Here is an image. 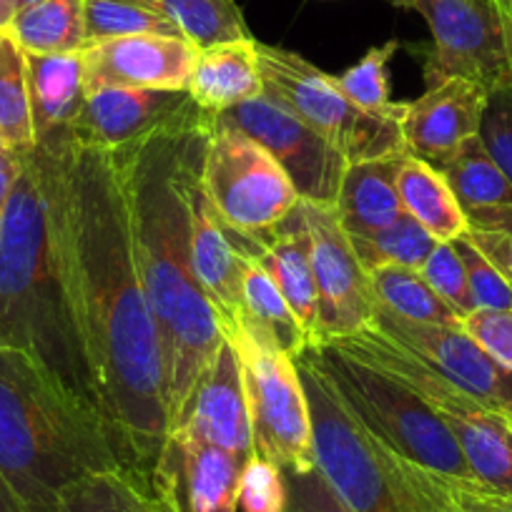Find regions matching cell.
I'll list each match as a JSON object with an SVG mask.
<instances>
[{"mask_svg":"<svg viewBox=\"0 0 512 512\" xmlns=\"http://www.w3.org/2000/svg\"><path fill=\"white\" fill-rule=\"evenodd\" d=\"M58 277L123 467L149 482L169 435L159 327L136 262L118 151L76 136L33 149Z\"/></svg>","mask_w":512,"mask_h":512,"instance_id":"6da1fadb","label":"cell"},{"mask_svg":"<svg viewBox=\"0 0 512 512\" xmlns=\"http://www.w3.org/2000/svg\"><path fill=\"white\" fill-rule=\"evenodd\" d=\"M0 512H26V507L21 505L11 485L3 480V475H0Z\"/></svg>","mask_w":512,"mask_h":512,"instance_id":"f6af8a7d","label":"cell"},{"mask_svg":"<svg viewBox=\"0 0 512 512\" xmlns=\"http://www.w3.org/2000/svg\"><path fill=\"white\" fill-rule=\"evenodd\" d=\"M0 344L36 354L96 407L86 354L53 259L46 194L33 151L21 154L0 229Z\"/></svg>","mask_w":512,"mask_h":512,"instance_id":"277c9868","label":"cell"},{"mask_svg":"<svg viewBox=\"0 0 512 512\" xmlns=\"http://www.w3.org/2000/svg\"><path fill=\"white\" fill-rule=\"evenodd\" d=\"M116 467L101 412L36 354L0 344V475L26 512H58L71 482Z\"/></svg>","mask_w":512,"mask_h":512,"instance_id":"3957f363","label":"cell"},{"mask_svg":"<svg viewBox=\"0 0 512 512\" xmlns=\"http://www.w3.org/2000/svg\"><path fill=\"white\" fill-rule=\"evenodd\" d=\"M405 154L349 164L337 196V219L349 236L374 234L405 214L397 171Z\"/></svg>","mask_w":512,"mask_h":512,"instance_id":"cb8c5ba5","label":"cell"},{"mask_svg":"<svg viewBox=\"0 0 512 512\" xmlns=\"http://www.w3.org/2000/svg\"><path fill=\"white\" fill-rule=\"evenodd\" d=\"M490 88L470 78L452 76L427 86L422 96L405 103L402 139L410 156L437 166L467 139L480 136Z\"/></svg>","mask_w":512,"mask_h":512,"instance_id":"ac0fdd59","label":"cell"},{"mask_svg":"<svg viewBox=\"0 0 512 512\" xmlns=\"http://www.w3.org/2000/svg\"><path fill=\"white\" fill-rule=\"evenodd\" d=\"M490 3L497 8V13L505 18L507 26L512 28V0H490Z\"/></svg>","mask_w":512,"mask_h":512,"instance_id":"7dc6e473","label":"cell"},{"mask_svg":"<svg viewBox=\"0 0 512 512\" xmlns=\"http://www.w3.org/2000/svg\"><path fill=\"white\" fill-rule=\"evenodd\" d=\"M369 284L377 304L397 317L422 324L462 327V317L425 282L422 272L407 267L369 269Z\"/></svg>","mask_w":512,"mask_h":512,"instance_id":"f546056e","label":"cell"},{"mask_svg":"<svg viewBox=\"0 0 512 512\" xmlns=\"http://www.w3.org/2000/svg\"><path fill=\"white\" fill-rule=\"evenodd\" d=\"M309 354L349 410L397 455L435 475L477 482L445 422L405 384L332 344L309 347Z\"/></svg>","mask_w":512,"mask_h":512,"instance_id":"52a82bcc","label":"cell"},{"mask_svg":"<svg viewBox=\"0 0 512 512\" xmlns=\"http://www.w3.org/2000/svg\"><path fill=\"white\" fill-rule=\"evenodd\" d=\"M199 51L251 38L236 0H149Z\"/></svg>","mask_w":512,"mask_h":512,"instance_id":"1f68e13d","label":"cell"},{"mask_svg":"<svg viewBox=\"0 0 512 512\" xmlns=\"http://www.w3.org/2000/svg\"><path fill=\"white\" fill-rule=\"evenodd\" d=\"M241 362L254 455L284 472L317 467L307 392L297 359L262 344L244 324L224 332Z\"/></svg>","mask_w":512,"mask_h":512,"instance_id":"9c48e42d","label":"cell"},{"mask_svg":"<svg viewBox=\"0 0 512 512\" xmlns=\"http://www.w3.org/2000/svg\"><path fill=\"white\" fill-rule=\"evenodd\" d=\"M447 492L457 512H512V500L495 495L480 482L447 480Z\"/></svg>","mask_w":512,"mask_h":512,"instance_id":"7bdbcfd3","label":"cell"},{"mask_svg":"<svg viewBox=\"0 0 512 512\" xmlns=\"http://www.w3.org/2000/svg\"><path fill=\"white\" fill-rule=\"evenodd\" d=\"M201 186L234 231L277 226L299 206V194L264 146L239 128L214 121L201 164Z\"/></svg>","mask_w":512,"mask_h":512,"instance_id":"30bf717a","label":"cell"},{"mask_svg":"<svg viewBox=\"0 0 512 512\" xmlns=\"http://www.w3.org/2000/svg\"><path fill=\"white\" fill-rule=\"evenodd\" d=\"M397 191L407 214L437 241H455L467 231V216L445 176L427 161L405 154L397 171Z\"/></svg>","mask_w":512,"mask_h":512,"instance_id":"d4e9b609","label":"cell"},{"mask_svg":"<svg viewBox=\"0 0 512 512\" xmlns=\"http://www.w3.org/2000/svg\"><path fill=\"white\" fill-rule=\"evenodd\" d=\"M86 96L101 88H189L199 48L186 38L126 36L81 51Z\"/></svg>","mask_w":512,"mask_h":512,"instance_id":"e0dca14e","label":"cell"},{"mask_svg":"<svg viewBox=\"0 0 512 512\" xmlns=\"http://www.w3.org/2000/svg\"><path fill=\"white\" fill-rule=\"evenodd\" d=\"M126 36L184 38V33L149 0H86V46Z\"/></svg>","mask_w":512,"mask_h":512,"instance_id":"836d02e7","label":"cell"},{"mask_svg":"<svg viewBox=\"0 0 512 512\" xmlns=\"http://www.w3.org/2000/svg\"><path fill=\"white\" fill-rule=\"evenodd\" d=\"M201 156L189 176V244H191V267L201 289L209 297L211 307L216 309L221 332L236 327L244 312L241 302V284H244L246 256L241 254L229 239L224 221L211 206L209 196L201 186Z\"/></svg>","mask_w":512,"mask_h":512,"instance_id":"44dd1931","label":"cell"},{"mask_svg":"<svg viewBox=\"0 0 512 512\" xmlns=\"http://www.w3.org/2000/svg\"><path fill=\"white\" fill-rule=\"evenodd\" d=\"M171 430L204 440L236 455H254L249 407H246L241 362L229 339H224L214 362L196 382Z\"/></svg>","mask_w":512,"mask_h":512,"instance_id":"ffe728a7","label":"cell"},{"mask_svg":"<svg viewBox=\"0 0 512 512\" xmlns=\"http://www.w3.org/2000/svg\"><path fill=\"white\" fill-rule=\"evenodd\" d=\"M209 118L186 88H101L86 96L73 136L113 151Z\"/></svg>","mask_w":512,"mask_h":512,"instance_id":"9a60e30c","label":"cell"},{"mask_svg":"<svg viewBox=\"0 0 512 512\" xmlns=\"http://www.w3.org/2000/svg\"><path fill=\"white\" fill-rule=\"evenodd\" d=\"M226 226V224H224ZM229 239L251 262H256L272 277L282 297L292 307L294 317L302 324L309 344H319V299L317 282L312 272V241H309L307 219L302 201L297 209L262 231H234L226 226Z\"/></svg>","mask_w":512,"mask_h":512,"instance_id":"d6986e66","label":"cell"},{"mask_svg":"<svg viewBox=\"0 0 512 512\" xmlns=\"http://www.w3.org/2000/svg\"><path fill=\"white\" fill-rule=\"evenodd\" d=\"M216 123L239 128L256 144L264 146L289 176L299 199L309 204L337 206L349 161L317 128L302 121L284 103L262 93L219 113Z\"/></svg>","mask_w":512,"mask_h":512,"instance_id":"7c38bea8","label":"cell"},{"mask_svg":"<svg viewBox=\"0 0 512 512\" xmlns=\"http://www.w3.org/2000/svg\"><path fill=\"white\" fill-rule=\"evenodd\" d=\"M364 269L377 267H407L420 272L425 267L427 256L437 246V239L427 229H422L410 214H402L390 226L364 236H349Z\"/></svg>","mask_w":512,"mask_h":512,"instance_id":"d6a6232c","label":"cell"},{"mask_svg":"<svg viewBox=\"0 0 512 512\" xmlns=\"http://www.w3.org/2000/svg\"><path fill=\"white\" fill-rule=\"evenodd\" d=\"M8 31L26 53H78L86 48V0H36L13 16Z\"/></svg>","mask_w":512,"mask_h":512,"instance_id":"4316f807","label":"cell"},{"mask_svg":"<svg viewBox=\"0 0 512 512\" xmlns=\"http://www.w3.org/2000/svg\"><path fill=\"white\" fill-rule=\"evenodd\" d=\"M425 282L455 309L460 317H467L470 312H475V304H472L470 287H467V274L465 264H462L460 254H457L455 244L452 241H437V246L432 249V254L427 256L425 267L420 269Z\"/></svg>","mask_w":512,"mask_h":512,"instance_id":"74e56055","label":"cell"},{"mask_svg":"<svg viewBox=\"0 0 512 512\" xmlns=\"http://www.w3.org/2000/svg\"><path fill=\"white\" fill-rule=\"evenodd\" d=\"M0 141L16 154L36 149L26 51L8 28H0Z\"/></svg>","mask_w":512,"mask_h":512,"instance_id":"4dcf8cb0","label":"cell"},{"mask_svg":"<svg viewBox=\"0 0 512 512\" xmlns=\"http://www.w3.org/2000/svg\"><path fill=\"white\" fill-rule=\"evenodd\" d=\"M312 420L314 460L354 512H457L450 477L435 475L384 445L349 410L309 349L297 357Z\"/></svg>","mask_w":512,"mask_h":512,"instance_id":"5b68a950","label":"cell"},{"mask_svg":"<svg viewBox=\"0 0 512 512\" xmlns=\"http://www.w3.org/2000/svg\"><path fill=\"white\" fill-rule=\"evenodd\" d=\"M246 462L249 457L171 430L149 485L169 512H236Z\"/></svg>","mask_w":512,"mask_h":512,"instance_id":"2e32d148","label":"cell"},{"mask_svg":"<svg viewBox=\"0 0 512 512\" xmlns=\"http://www.w3.org/2000/svg\"><path fill=\"white\" fill-rule=\"evenodd\" d=\"M58 512H169L149 482L126 467L91 472L61 492Z\"/></svg>","mask_w":512,"mask_h":512,"instance_id":"f1b7e54d","label":"cell"},{"mask_svg":"<svg viewBox=\"0 0 512 512\" xmlns=\"http://www.w3.org/2000/svg\"><path fill=\"white\" fill-rule=\"evenodd\" d=\"M452 244L465 264L467 287L475 309H512V284L505 274L465 234L457 236Z\"/></svg>","mask_w":512,"mask_h":512,"instance_id":"d590c367","label":"cell"},{"mask_svg":"<svg viewBox=\"0 0 512 512\" xmlns=\"http://www.w3.org/2000/svg\"><path fill=\"white\" fill-rule=\"evenodd\" d=\"M465 236L512 284V206L467 211Z\"/></svg>","mask_w":512,"mask_h":512,"instance_id":"8d00e7d4","label":"cell"},{"mask_svg":"<svg viewBox=\"0 0 512 512\" xmlns=\"http://www.w3.org/2000/svg\"><path fill=\"white\" fill-rule=\"evenodd\" d=\"M26 63L36 144L68 139L86 103L81 51L58 56L26 53Z\"/></svg>","mask_w":512,"mask_h":512,"instance_id":"7402d4cb","label":"cell"},{"mask_svg":"<svg viewBox=\"0 0 512 512\" xmlns=\"http://www.w3.org/2000/svg\"><path fill=\"white\" fill-rule=\"evenodd\" d=\"M16 11H18V0H0V28L11 26Z\"/></svg>","mask_w":512,"mask_h":512,"instance_id":"bcb514c9","label":"cell"},{"mask_svg":"<svg viewBox=\"0 0 512 512\" xmlns=\"http://www.w3.org/2000/svg\"><path fill=\"white\" fill-rule=\"evenodd\" d=\"M480 139L512 184V83L490 91Z\"/></svg>","mask_w":512,"mask_h":512,"instance_id":"ab89813d","label":"cell"},{"mask_svg":"<svg viewBox=\"0 0 512 512\" xmlns=\"http://www.w3.org/2000/svg\"><path fill=\"white\" fill-rule=\"evenodd\" d=\"M214 121L216 116H211L199 126L174 128L113 149L121 154L126 171L136 262L159 327L169 427L226 339L191 267L186 196Z\"/></svg>","mask_w":512,"mask_h":512,"instance_id":"7a4b0ae2","label":"cell"},{"mask_svg":"<svg viewBox=\"0 0 512 512\" xmlns=\"http://www.w3.org/2000/svg\"><path fill=\"white\" fill-rule=\"evenodd\" d=\"M239 507L244 512H284L287 480L274 462L251 455L241 472Z\"/></svg>","mask_w":512,"mask_h":512,"instance_id":"f35d334b","label":"cell"},{"mask_svg":"<svg viewBox=\"0 0 512 512\" xmlns=\"http://www.w3.org/2000/svg\"><path fill=\"white\" fill-rule=\"evenodd\" d=\"M507 425H510V430H512V415H507Z\"/></svg>","mask_w":512,"mask_h":512,"instance_id":"681fc988","label":"cell"},{"mask_svg":"<svg viewBox=\"0 0 512 512\" xmlns=\"http://www.w3.org/2000/svg\"><path fill=\"white\" fill-rule=\"evenodd\" d=\"M435 169L445 176L465 214L467 211L512 206L510 179L500 169V164L492 159L480 136L467 139L455 154L440 161Z\"/></svg>","mask_w":512,"mask_h":512,"instance_id":"83f0119b","label":"cell"},{"mask_svg":"<svg viewBox=\"0 0 512 512\" xmlns=\"http://www.w3.org/2000/svg\"><path fill=\"white\" fill-rule=\"evenodd\" d=\"M369 327L379 329L397 344L425 359L432 369L445 374L462 392L490 410L512 415V372L485 352L462 327L422 324L397 317L377 304Z\"/></svg>","mask_w":512,"mask_h":512,"instance_id":"5bb4252c","label":"cell"},{"mask_svg":"<svg viewBox=\"0 0 512 512\" xmlns=\"http://www.w3.org/2000/svg\"><path fill=\"white\" fill-rule=\"evenodd\" d=\"M462 329L512 372V309H475L462 317Z\"/></svg>","mask_w":512,"mask_h":512,"instance_id":"b9f144b4","label":"cell"},{"mask_svg":"<svg viewBox=\"0 0 512 512\" xmlns=\"http://www.w3.org/2000/svg\"><path fill=\"white\" fill-rule=\"evenodd\" d=\"M327 344L382 369L415 392L452 432L472 477L495 495L512 500V430L507 415L480 405L425 359L374 327Z\"/></svg>","mask_w":512,"mask_h":512,"instance_id":"8992f818","label":"cell"},{"mask_svg":"<svg viewBox=\"0 0 512 512\" xmlns=\"http://www.w3.org/2000/svg\"><path fill=\"white\" fill-rule=\"evenodd\" d=\"M425 18L427 86L460 76L492 88L512 83V28L490 0H397Z\"/></svg>","mask_w":512,"mask_h":512,"instance_id":"8fae6325","label":"cell"},{"mask_svg":"<svg viewBox=\"0 0 512 512\" xmlns=\"http://www.w3.org/2000/svg\"><path fill=\"white\" fill-rule=\"evenodd\" d=\"M284 480H287V507H284V512H354L334 492V487L319 472V467H312L307 472H284Z\"/></svg>","mask_w":512,"mask_h":512,"instance_id":"60d3db41","label":"cell"},{"mask_svg":"<svg viewBox=\"0 0 512 512\" xmlns=\"http://www.w3.org/2000/svg\"><path fill=\"white\" fill-rule=\"evenodd\" d=\"M400 51V41H387L369 48L362 61L334 76L339 91L364 111H384L392 106L390 98V61Z\"/></svg>","mask_w":512,"mask_h":512,"instance_id":"e575fe53","label":"cell"},{"mask_svg":"<svg viewBox=\"0 0 512 512\" xmlns=\"http://www.w3.org/2000/svg\"><path fill=\"white\" fill-rule=\"evenodd\" d=\"M186 91L196 106L211 116L262 96V66L254 38L219 43L199 51Z\"/></svg>","mask_w":512,"mask_h":512,"instance_id":"603a6c76","label":"cell"},{"mask_svg":"<svg viewBox=\"0 0 512 512\" xmlns=\"http://www.w3.org/2000/svg\"><path fill=\"white\" fill-rule=\"evenodd\" d=\"M31 3H36V0H18V11H21V8H26V6H31Z\"/></svg>","mask_w":512,"mask_h":512,"instance_id":"c3c4849f","label":"cell"},{"mask_svg":"<svg viewBox=\"0 0 512 512\" xmlns=\"http://www.w3.org/2000/svg\"><path fill=\"white\" fill-rule=\"evenodd\" d=\"M241 302H244V312L236 324H244L262 344L294 359L304 349L312 347L277 284L259 264L251 262L249 256H246L244 284H241Z\"/></svg>","mask_w":512,"mask_h":512,"instance_id":"484cf974","label":"cell"},{"mask_svg":"<svg viewBox=\"0 0 512 512\" xmlns=\"http://www.w3.org/2000/svg\"><path fill=\"white\" fill-rule=\"evenodd\" d=\"M18 171H21V154L8 149L0 141V229H3V219H6L8 201H11V191L16 186Z\"/></svg>","mask_w":512,"mask_h":512,"instance_id":"ee69618b","label":"cell"},{"mask_svg":"<svg viewBox=\"0 0 512 512\" xmlns=\"http://www.w3.org/2000/svg\"><path fill=\"white\" fill-rule=\"evenodd\" d=\"M312 241V272L319 299V344L349 337L369 327L377 297L367 269L359 264L349 234L342 229L334 206L302 201Z\"/></svg>","mask_w":512,"mask_h":512,"instance_id":"4fadbf2b","label":"cell"},{"mask_svg":"<svg viewBox=\"0 0 512 512\" xmlns=\"http://www.w3.org/2000/svg\"><path fill=\"white\" fill-rule=\"evenodd\" d=\"M256 53L262 66L264 93L317 128L329 144L342 151L349 164L407 154L402 139L405 103L392 101L384 111H364L339 91L334 76L299 53L259 41Z\"/></svg>","mask_w":512,"mask_h":512,"instance_id":"ba28073f","label":"cell"}]
</instances>
